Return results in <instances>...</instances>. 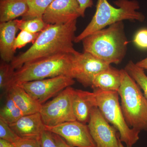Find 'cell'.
<instances>
[{
    "mask_svg": "<svg viewBox=\"0 0 147 147\" xmlns=\"http://www.w3.org/2000/svg\"><path fill=\"white\" fill-rule=\"evenodd\" d=\"M76 20L64 24L48 25L33 45L24 53L14 57L10 63L14 70L25 64L53 55L75 54L73 42L76 30Z\"/></svg>",
    "mask_w": 147,
    "mask_h": 147,
    "instance_id": "6da1fadb",
    "label": "cell"
},
{
    "mask_svg": "<svg viewBox=\"0 0 147 147\" xmlns=\"http://www.w3.org/2000/svg\"><path fill=\"white\" fill-rule=\"evenodd\" d=\"M84 52L111 64L120 63L126 55L128 41L123 21L110 25L82 40Z\"/></svg>",
    "mask_w": 147,
    "mask_h": 147,
    "instance_id": "7a4b0ae2",
    "label": "cell"
},
{
    "mask_svg": "<svg viewBox=\"0 0 147 147\" xmlns=\"http://www.w3.org/2000/svg\"><path fill=\"white\" fill-rule=\"evenodd\" d=\"M114 3L118 8L111 5L108 0H98L91 21L84 31L75 37L74 42H81L88 36L117 22L126 20L144 21V15L137 11L140 5L136 0H117Z\"/></svg>",
    "mask_w": 147,
    "mask_h": 147,
    "instance_id": "3957f363",
    "label": "cell"
},
{
    "mask_svg": "<svg viewBox=\"0 0 147 147\" xmlns=\"http://www.w3.org/2000/svg\"><path fill=\"white\" fill-rule=\"evenodd\" d=\"M74 55V54H59L25 64L14 71L11 86L61 75L73 78Z\"/></svg>",
    "mask_w": 147,
    "mask_h": 147,
    "instance_id": "277c9868",
    "label": "cell"
},
{
    "mask_svg": "<svg viewBox=\"0 0 147 147\" xmlns=\"http://www.w3.org/2000/svg\"><path fill=\"white\" fill-rule=\"evenodd\" d=\"M121 81L119 91L121 108L131 128L147 131V100L141 88L125 69L120 70Z\"/></svg>",
    "mask_w": 147,
    "mask_h": 147,
    "instance_id": "5b68a950",
    "label": "cell"
},
{
    "mask_svg": "<svg viewBox=\"0 0 147 147\" xmlns=\"http://www.w3.org/2000/svg\"><path fill=\"white\" fill-rule=\"evenodd\" d=\"M97 106L102 115L119 132L120 140L127 147H132L139 139V130L127 123L119 102L118 92L94 89Z\"/></svg>",
    "mask_w": 147,
    "mask_h": 147,
    "instance_id": "8992f818",
    "label": "cell"
},
{
    "mask_svg": "<svg viewBox=\"0 0 147 147\" xmlns=\"http://www.w3.org/2000/svg\"><path fill=\"white\" fill-rule=\"evenodd\" d=\"M73 90L67 87L52 100L42 104L39 113L45 126H55L76 120L72 109Z\"/></svg>",
    "mask_w": 147,
    "mask_h": 147,
    "instance_id": "52a82bcc",
    "label": "cell"
},
{
    "mask_svg": "<svg viewBox=\"0 0 147 147\" xmlns=\"http://www.w3.org/2000/svg\"><path fill=\"white\" fill-rule=\"evenodd\" d=\"M74 84L75 81L73 78L61 75L17 85L22 87L37 102L42 105Z\"/></svg>",
    "mask_w": 147,
    "mask_h": 147,
    "instance_id": "ba28073f",
    "label": "cell"
},
{
    "mask_svg": "<svg viewBox=\"0 0 147 147\" xmlns=\"http://www.w3.org/2000/svg\"><path fill=\"white\" fill-rule=\"evenodd\" d=\"M110 65L90 53L77 52L74 55L73 78L84 87H91L96 75Z\"/></svg>",
    "mask_w": 147,
    "mask_h": 147,
    "instance_id": "9c48e42d",
    "label": "cell"
},
{
    "mask_svg": "<svg viewBox=\"0 0 147 147\" xmlns=\"http://www.w3.org/2000/svg\"><path fill=\"white\" fill-rule=\"evenodd\" d=\"M45 129L62 137L73 147H97L92 138L88 125L76 120L66 122Z\"/></svg>",
    "mask_w": 147,
    "mask_h": 147,
    "instance_id": "30bf717a",
    "label": "cell"
},
{
    "mask_svg": "<svg viewBox=\"0 0 147 147\" xmlns=\"http://www.w3.org/2000/svg\"><path fill=\"white\" fill-rule=\"evenodd\" d=\"M88 127L97 147H119L117 129L109 124L97 107L92 109Z\"/></svg>",
    "mask_w": 147,
    "mask_h": 147,
    "instance_id": "8fae6325",
    "label": "cell"
},
{
    "mask_svg": "<svg viewBox=\"0 0 147 147\" xmlns=\"http://www.w3.org/2000/svg\"><path fill=\"white\" fill-rule=\"evenodd\" d=\"M81 16L80 6L76 0H55L45 11L42 19L49 25L64 24Z\"/></svg>",
    "mask_w": 147,
    "mask_h": 147,
    "instance_id": "7c38bea8",
    "label": "cell"
},
{
    "mask_svg": "<svg viewBox=\"0 0 147 147\" xmlns=\"http://www.w3.org/2000/svg\"><path fill=\"white\" fill-rule=\"evenodd\" d=\"M9 125L21 138L40 139L45 129L40 113L24 115L16 122Z\"/></svg>",
    "mask_w": 147,
    "mask_h": 147,
    "instance_id": "4fadbf2b",
    "label": "cell"
},
{
    "mask_svg": "<svg viewBox=\"0 0 147 147\" xmlns=\"http://www.w3.org/2000/svg\"><path fill=\"white\" fill-rule=\"evenodd\" d=\"M72 106L76 120L86 123L89 120L92 109L97 107L94 93L74 89Z\"/></svg>",
    "mask_w": 147,
    "mask_h": 147,
    "instance_id": "5bb4252c",
    "label": "cell"
},
{
    "mask_svg": "<svg viewBox=\"0 0 147 147\" xmlns=\"http://www.w3.org/2000/svg\"><path fill=\"white\" fill-rule=\"evenodd\" d=\"M18 30L16 19L0 23V55L5 62H11L15 57L14 42Z\"/></svg>",
    "mask_w": 147,
    "mask_h": 147,
    "instance_id": "9a60e30c",
    "label": "cell"
},
{
    "mask_svg": "<svg viewBox=\"0 0 147 147\" xmlns=\"http://www.w3.org/2000/svg\"><path fill=\"white\" fill-rule=\"evenodd\" d=\"M121 76L120 70L113 68L111 65L96 75L93 80V89L104 91L118 92L121 86Z\"/></svg>",
    "mask_w": 147,
    "mask_h": 147,
    "instance_id": "2e32d148",
    "label": "cell"
},
{
    "mask_svg": "<svg viewBox=\"0 0 147 147\" xmlns=\"http://www.w3.org/2000/svg\"><path fill=\"white\" fill-rule=\"evenodd\" d=\"M7 94L13 99L24 115L39 113L40 111L42 105L37 102L19 85H12Z\"/></svg>",
    "mask_w": 147,
    "mask_h": 147,
    "instance_id": "e0dca14e",
    "label": "cell"
},
{
    "mask_svg": "<svg viewBox=\"0 0 147 147\" xmlns=\"http://www.w3.org/2000/svg\"><path fill=\"white\" fill-rule=\"evenodd\" d=\"M28 10L26 0H0V23L13 21Z\"/></svg>",
    "mask_w": 147,
    "mask_h": 147,
    "instance_id": "ac0fdd59",
    "label": "cell"
},
{
    "mask_svg": "<svg viewBox=\"0 0 147 147\" xmlns=\"http://www.w3.org/2000/svg\"><path fill=\"white\" fill-rule=\"evenodd\" d=\"M24 115L10 96L7 94L5 103L0 110V117L9 124L16 122Z\"/></svg>",
    "mask_w": 147,
    "mask_h": 147,
    "instance_id": "d6986e66",
    "label": "cell"
},
{
    "mask_svg": "<svg viewBox=\"0 0 147 147\" xmlns=\"http://www.w3.org/2000/svg\"><path fill=\"white\" fill-rule=\"evenodd\" d=\"M124 69L142 90L147 100V76L144 70L131 61H129Z\"/></svg>",
    "mask_w": 147,
    "mask_h": 147,
    "instance_id": "ffe728a7",
    "label": "cell"
},
{
    "mask_svg": "<svg viewBox=\"0 0 147 147\" xmlns=\"http://www.w3.org/2000/svg\"><path fill=\"white\" fill-rule=\"evenodd\" d=\"M28 6V10L22 19H30L42 17L43 13L49 6L55 0H26Z\"/></svg>",
    "mask_w": 147,
    "mask_h": 147,
    "instance_id": "44dd1931",
    "label": "cell"
},
{
    "mask_svg": "<svg viewBox=\"0 0 147 147\" xmlns=\"http://www.w3.org/2000/svg\"><path fill=\"white\" fill-rule=\"evenodd\" d=\"M16 21L19 30L32 33L40 32L49 25L43 21L42 17L30 19H16Z\"/></svg>",
    "mask_w": 147,
    "mask_h": 147,
    "instance_id": "7402d4cb",
    "label": "cell"
},
{
    "mask_svg": "<svg viewBox=\"0 0 147 147\" xmlns=\"http://www.w3.org/2000/svg\"><path fill=\"white\" fill-rule=\"evenodd\" d=\"M15 70L10 64L1 62L0 65V88L7 94L11 86L12 78Z\"/></svg>",
    "mask_w": 147,
    "mask_h": 147,
    "instance_id": "603a6c76",
    "label": "cell"
},
{
    "mask_svg": "<svg viewBox=\"0 0 147 147\" xmlns=\"http://www.w3.org/2000/svg\"><path fill=\"white\" fill-rule=\"evenodd\" d=\"M39 33H32L25 30H21L16 37L14 45V50L15 51L17 49H20L26 46L27 44L32 42L34 43L37 38Z\"/></svg>",
    "mask_w": 147,
    "mask_h": 147,
    "instance_id": "cb8c5ba5",
    "label": "cell"
},
{
    "mask_svg": "<svg viewBox=\"0 0 147 147\" xmlns=\"http://www.w3.org/2000/svg\"><path fill=\"white\" fill-rule=\"evenodd\" d=\"M18 137L9 124L0 117V139L13 144Z\"/></svg>",
    "mask_w": 147,
    "mask_h": 147,
    "instance_id": "d4e9b609",
    "label": "cell"
},
{
    "mask_svg": "<svg viewBox=\"0 0 147 147\" xmlns=\"http://www.w3.org/2000/svg\"><path fill=\"white\" fill-rule=\"evenodd\" d=\"M136 46L141 49H147V29H142L137 32L133 39Z\"/></svg>",
    "mask_w": 147,
    "mask_h": 147,
    "instance_id": "484cf974",
    "label": "cell"
},
{
    "mask_svg": "<svg viewBox=\"0 0 147 147\" xmlns=\"http://www.w3.org/2000/svg\"><path fill=\"white\" fill-rule=\"evenodd\" d=\"M15 147H41L40 139L19 137L13 143Z\"/></svg>",
    "mask_w": 147,
    "mask_h": 147,
    "instance_id": "4316f807",
    "label": "cell"
},
{
    "mask_svg": "<svg viewBox=\"0 0 147 147\" xmlns=\"http://www.w3.org/2000/svg\"><path fill=\"white\" fill-rule=\"evenodd\" d=\"M41 147H58L52 132L45 129L40 139Z\"/></svg>",
    "mask_w": 147,
    "mask_h": 147,
    "instance_id": "83f0119b",
    "label": "cell"
},
{
    "mask_svg": "<svg viewBox=\"0 0 147 147\" xmlns=\"http://www.w3.org/2000/svg\"><path fill=\"white\" fill-rule=\"evenodd\" d=\"M79 3L80 6L81 17L85 16V11L87 9L91 7L93 5V3L92 0H76Z\"/></svg>",
    "mask_w": 147,
    "mask_h": 147,
    "instance_id": "f1b7e54d",
    "label": "cell"
},
{
    "mask_svg": "<svg viewBox=\"0 0 147 147\" xmlns=\"http://www.w3.org/2000/svg\"><path fill=\"white\" fill-rule=\"evenodd\" d=\"M53 137L58 147H73L69 145L62 137H60L57 134L53 133Z\"/></svg>",
    "mask_w": 147,
    "mask_h": 147,
    "instance_id": "f546056e",
    "label": "cell"
},
{
    "mask_svg": "<svg viewBox=\"0 0 147 147\" xmlns=\"http://www.w3.org/2000/svg\"><path fill=\"white\" fill-rule=\"evenodd\" d=\"M136 64L137 66L144 70H147V57L144 59L138 62Z\"/></svg>",
    "mask_w": 147,
    "mask_h": 147,
    "instance_id": "4dcf8cb0",
    "label": "cell"
},
{
    "mask_svg": "<svg viewBox=\"0 0 147 147\" xmlns=\"http://www.w3.org/2000/svg\"><path fill=\"white\" fill-rule=\"evenodd\" d=\"M0 147H15L14 144L6 140L0 139Z\"/></svg>",
    "mask_w": 147,
    "mask_h": 147,
    "instance_id": "1f68e13d",
    "label": "cell"
},
{
    "mask_svg": "<svg viewBox=\"0 0 147 147\" xmlns=\"http://www.w3.org/2000/svg\"><path fill=\"white\" fill-rule=\"evenodd\" d=\"M119 147H125L123 144L122 142H121L120 140L119 139Z\"/></svg>",
    "mask_w": 147,
    "mask_h": 147,
    "instance_id": "d6a6232c",
    "label": "cell"
}]
</instances>
